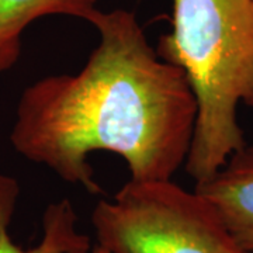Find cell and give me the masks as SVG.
I'll return each instance as SVG.
<instances>
[{"label":"cell","mask_w":253,"mask_h":253,"mask_svg":"<svg viewBox=\"0 0 253 253\" xmlns=\"http://www.w3.org/2000/svg\"><path fill=\"white\" fill-rule=\"evenodd\" d=\"M99 44L79 72L48 75L17 103L10 142L62 180L100 194L89 163L104 151L132 180H170L187 161L197 101L184 72L162 59L134 13L96 9Z\"/></svg>","instance_id":"1"},{"label":"cell","mask_w":253,"mask_h":253,"mask_svg":"<svg viewBox=\"0 0 253 253\" xmlns=\"http://www.w3.org/2000/svg\"><path fill=\"white\" fill-rule=\"evenodd\" d=\"M109 253H246L199 191L170 180H131L91 212Z\"/></svg>","instance_id":"3"},{"label":"cell","mask_w":253,"mask_h":253,"mask_svg":"<svg viewBox=\"0 0 253 253\" xmlns=\"http://www.w3.org/2000/svg\"><path fill=\"white\" fill-rule=\"evenodd\" d=\"M75 253H109L106 249H103L101 246H96V248H93V249H90L89 252H75Z\"/></svg>","instance_id":"7"},{"label":"cell","mask_w":253,"mask_h":253,"mask_svg":"<svg viewBox=\"0 0 253 253\" xmlns=\"http://www.w3.org/2000/svg\"><path fill=\"white\" fill-rule=\"evenodd\" d=\"M20 186L7 174H0V253H75L89 252V236L78 229V215L69 199L49 204L42 215V236L34 248L23 249L10 235Z\"/></svg>","instance_id":"5"},{"label":"cell","mask_w":253,"mask_h":253,"mask_svg":"<svg viewBox=\"0 0 253 253\" xmlns=\"http://www.w3.org/2000/svg\"><path fill=\"white\" fill-rule=\"evenodd\" d=\"M99 0H0V75L11 69L21 55L24 30L45 16L87 20Z\"/></svg>","instance_id":"6"},{"label":"cell","mask_w":253,"mask_h":253,"mask_svg":"<svg viewBox=\"0 0 253 253\" xmlns=\"http://www.w3.org/2000/svg\"><path fill=\"white\" fill-rule=\"evenodd\" d=\"M196 191L217 208L219 217L246 253H253V145H245Z\"/></svg>","instance_id":"4"},{"label":"cell","mask_w":253,"mask_h":253,"mask_svg":"<svg viewBox=\"0 0 253 253\" xmlns=\"http://www.w3.org/2000/svg\"><path fill=\"white\" fill-rule=\"evenodd\" d=\"M172 31L156 52L184 72L197 101L186 172L212 177L246 141L239 104L253 109V0H172Z\"/></svg>","instance_id":"2"}]
</instances>
